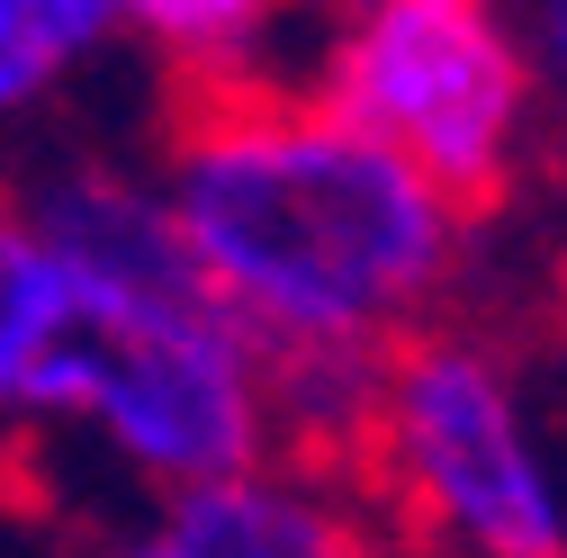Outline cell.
I'll list each match as a JSON object with an SVG mask.
<instances>
[{"label": "cell", "mask_w": 567, "mask_h": 558, "mask_svg": "<svg viewBox=\"0 0 567 558\" xmlns=\"http://www.w3.org/2000/svg\"><path fill=\"white\" fill-rule=\"evenodd\" d=\"M126 37V0H0V145Z\"/></svg>", "instance_id": "obj_8"}, {"label": "cell", "mask_w": 567, "mask_h": 558, "mask_svg": "<svg viewBox=\"0 0 567 558\" xmlns=\"http://www.w3.org/2000/svg\"><path fill=\"white\" fill-rule=\"evenodd\" d=\"M63 433L91 442L145 496L279 459L261 342L217 289H117L91 279Z\"/></svg>", "instance_id": "obj_4"}, {"label": "cell", "mask_w": 567, "mask_h": 558, "mask_svg": "<svg viewBox=\"0 0 567 558\" xmlns=\"http://www.w3.org/2000/svg\"><path fill=\"white\" fill-rule=\"evenodd\" d=\"M10 198L91 279H117V289H207L154 172H126L109 154H37L10 180Z\"/></svg>", "instance_id": "obj_6"}, {"label": "cell", "mask_w": 567, "mask_h": 558, "mask_svg": "<svg viewBox=\"0 0 567 558\" xmlns=\"http://www.w3.org/2000/svg\"><path fill=\"white\" fill-rule=\"evenodd\" d=\"M91 316V270L28 226L0 189V433H63L73 352Z\"/></svg>", "instance_id": "obj_7"}, {"label": "cell", "mask_w": 567, "mask_h": 558, "mask_svg": "<svg viewBox=\"0 0 567 558\" xmlns=\"http://www.w3.org/2000/svg\"><path fill=\"white\" fill-rule=\"evenodd\" d=\"M154 180L261 352H388L460 279L468 217L388 135L279 73L172 82Z\"/></svg>", "instance_id": "obj_1"}, {"label": "cell", "mask_w": 567, "mask_h": 558, "mask_svg": "<svg viewBox=\"0 0 567 558\" xmlns=\"http://www.w3.org/2000/svg\"><path fill=\"white\" fill-rule=\"evenodd\" d=\"M307 91L433 180L468 226L505 217L532 135L540 63L505 0H324Z\"/></svg>", "instance_id": "obj_3"}, {"label": "cell", "mask_w": 567, "mask_h": 558, "mask_svg": "<svg viewBox=\"0 0 567 558\" xmlns=\"http://www.w3.org/2000/svg\"><path fill=\"white\" fill-rule=\"evenodd\" d=\"M351 496L405 558H567V523L477 324L423 316L379 352Z\"/></svg>", "instance_id": "obj_2"}, {"label": "cell", "mask_w": 567, "mask_h": 558, "mask_svg": "<svg viewBox=\"0 0 567 558\" xmlns=\"http://www.w3.org/2000/svg\"><path fill=\"white\" fill-rule=\"evenodd\" d=\"M298 0H126V37L154 45L172 82H252Z\"/></svg>", "instance_id": "obj_9"}, {"label": "cell", "mask_w": 567, "mask_h": 558, "mask_svg": "<svg viewBox=\"0 0 567 558\" xmlns=\"http://www.w3.org/2000/svg\"><path fill=\"white\" fill-rule=\"evenodd\" d=\"M558 298H567V270H558Z\"/></svg>", "instance_id": "obj_12"}, {"label": "cell", "mask_w": 567, "mask_h": 558, "mask_svg": "<svg viewBox=\"0 0 567 558\" xmlns=\"http://www.w3.org/2000/svg\"><path fill=\"white\" fill-rule=\"evenodd\" d=\"M523 28H532V63L549 73V91L567 100V0H523Z\"/></svg>", "instance_id": "obj_10"}, {"label": "cell", "mask_w": 567, "mask_h": 558, "mask_svg": "<svg viewBox=\"0 0 567 558\" xmlns=\"http://www.w3.org/2000/svg\"><path fill=\"white\" fill-rule=\"evenodd\" d=\"M109 558H379V523L342 477L307 459H261L154 496Z\"/></svg>", "instance_id": "obj_5"}, {"label": "cell", "mask_w": 567, "mask_h": 558, "mask_svg": "<svg viewBox=\"0 0 567 558\" xmlns=\"http://www.w3.org/2000/svg\"><path fill=\"white\" fill-rule=\"evenodd\" d=\"M37 558H91V549H82V540H45Z\"/></svg>", "instance_id": "obj_11"}]
</instances>
